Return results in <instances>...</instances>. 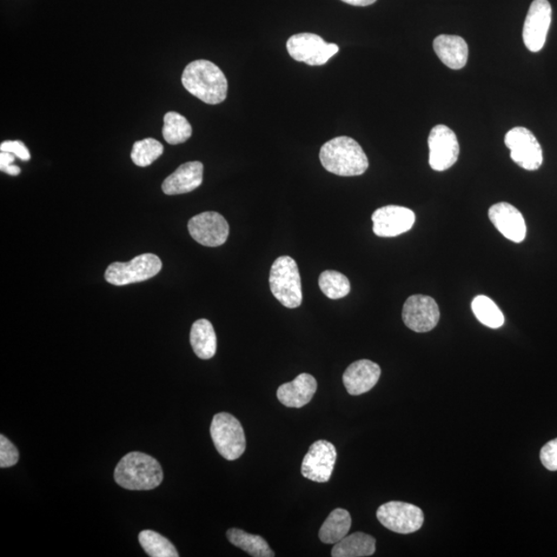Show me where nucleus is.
Here are the masks:
<instances>
[{
	"label": "nucleus",
	"mask_w": 557,
	"mask_h": 557,
	"mask_svg": "<svg viewBox=\"0 0 557 557\" xmlns=\"http://www.w3.org/2000/svg\"><path fill=\"white\" fill-rule=\"evenodd\" d=\"M210 433L219 454L225 460L240 459L246 450V436L242 424L229 413L216 414Z\"/></svg>",
	"instance_id": "nucleus-5"
},
{
	"label": "nucleus",
	"mask_w": 557,
	"mask_h": 557,
	"mask_svg": "<svg viewBox=\"0 0 557 557\" xmlns=\"http://www.w3.org/2000/svg\"><path fill=\"white\" fill-rule=\"evenodd\" d=\"M381 376V369L377 363L362 360L351 363L345 370L343 382L348 394L361 395L374 388Z\"/></svg>",
	"instance_id": "nucleus-17"
},
{
	"label": "nucleus",
	"mask_w": 557,
	"mask_h": 557,
	"mask_svg": "<svg viewBox=\"0 0 557 557\" xmlns=\"http://www.w3.org/2000/svg\"><path fill=\"white\" fill-rule=\"evenodd\" d=\"M204 181V164L200 162H186L179 167L162 183L167 195L189 194L200 187Z\"/></svg>",
	"instance_id": "nucleus-18"
},
{
	"label": "nucleus",
	"mask_w": 557,
	"mask_h": 557,
	"mask_svg": "<svg viewBox=\"0 0 557 557\" xmlns=\"http://www.w3.org/2000/svg\"><path fill=\"white\" fill-rule=\"evenodd\" d=\"M189 234L198 244L205 247H219L228 241L229 225L216 212H204L192 217L188 222Z\"/></svg>",
	"instance_id": "nucleus-12"
},
{
	"label": "nucleus",
	"mask_w": 557,
	"mask_h": 557,
	"mask_svg": "<svg viewBox=\"0 0 557 557\" xmlns=\"http://www.w3.org/2000/svg\"><path fill=\"white\" fill-rule=\"evenodd\" d=\"M15 155L10 154V152H4L0 154V170L4 171L5 169L11 167V165L14 164Z\"/></svg>",
	"instance_id": "nucleus-33"
},
{
	"label": "nucleus",
	"mask_w": 557,
	"mask_h": 557,
	"mask_svg": "<svg viewBox=\"0 0 557 557\" xmlns=\"http://www.w3.org/2000/svg\"><path fill=\"white\" fill-rule=\"evenodd\" d=\"M374 234L381 237H394L413 228L415 214L412 210L400 205H387L374 212L371 216Z\"/></svg>",
	"instance_id": "nucleus-15"
},
{
	"label": "nucleus",
	"mask_w": 557,
	"mask_h": 557,
	"mask_svg": "<svg viewBox=\"0 0 557 557\" xmlns=\"http://www.w3.org/2000/svg\"><path fill=\"white\" fill-rule=\"evenodd\" d=\"M162 154V143L155 138L148 137L135 143L130 157L137 167L145 168L157 161Z\"/></svg>",
	"instance_id": "nucleus-29"
},
{
	"label": "nucleus",
	"mask_w": 557,
	"mask_h": 557,
	"mask_svg": "<svg viewBox=\"0 0 557 557\" xmlns=\"http://www.w3.org/2000/svg\"><path fill=\"white\" fill-rule=\"evenodd\" d=\"M19 461V451L8 437L0 436V467L2 469L15 466Z\"/></svg>",
	"instance_id": "nucleus-30"
},
{
	"label": "nucleus",
	"mask_w": 557,
	"mask_h": 557,
	"mask_svg": "<svg viewBox=\"0 0 557 557\" xmlns=\"http://www.w3.org/2000/svg\"><path fill=\"white\" fill-rule=\"evenodd\" d=\"M162 135L165 142L179 145L188 141L192 128L187 119L176 112H169L163 118Z\"/></svg>",
	"instance_id": "nucleus-25"
},
{
	"label": "nucleus",
	"mask_w": 557,
	"mask_h": 557,
	"mask_svg": "<svg viewBox=\"0 0 557 557\" xmlns=\"http://www.w3.org/2000/svg\"><path fill=\"white\" fill-rule=\"evenodd\" d=\"M473 313L482 324L490 328H500L505 317L496 303L486 295L476 296L472 302Z\"/></svg>",
	"instance_id": "nucleus-26"
},
{
	"label": "nucleus",
	"mask_w": 557,
	"mask_h": 557,
	"mask_svg": "<svg viewBox=\"0 0 557 557\" xmlns=\"http://www.w3.org/2000/svg\"><path fill=\"white\" fill-rule=\"evenodd\" d=\"M553 9L548 0H534L523 26V42L530 52H539L546 43Z\"/></svg>",
	"instance_id": "nucleus-13"
},
{
	"label": "nucleus",
	"mask_w": 557,
	"mask_h": 557,
	"mask_svg": "<svg viewBox=\"0 0 557 557\" xmlns=\"http://www.w3.org/2000/svg\"><path fill=\"white\" fill-rule=\"evenodd\" d=\"M271 294L284 307L295 309L303 303V290L300 270L290 256L277 258L271 265L270 274Z\"/></svg>",
	"instance_id": "nucleus-4"
},
{
	"label": "nucleus",
	"mask_w": 557,
	"mask_h": 557,
	"mask_svg": "<svg viewBox=\"0 0 557 557\" xmlns=\"http://www.w3.org/2000/svg\"><path fill=\"white\" fill-rule=\"evenodd\" d=\"M337 461L334 444L320 440L312 444L302 463V475L311 481L324 483L333 475Z\"/></svg>",
	"instance_id": "nucleus-14"
},
{
	"label": "nucleus",
	"mask_w": 557,
	"mask_h": 557,
	"mask_svg": "<svg viewBox=\"0 0 557 557\" xmlns=\"http://www.w3.org/2000/svg\"><path fill=\"white\" fill-rule=\"evenodd\" d=\"M190 344L197 357L211 360L217 351V337L213 325L207 320H197L192 325Z\"/></svg>",
	"instance_id": "nucleus-21"
},
{
	"label": "nucleus",
	"mask_w": 557,
	"mask_h": 557,
	"mask_svg": "<svg viewBox=\"0 0 557 557\" xmlns=\"http://www.w3.org/2000/svg\"><path fill=\"white\" fill-rule=\"evenodd\" d=\"M541 462L548 470H557V437L548 442L541 449Z\"/></svg>",
	"instance_id": "nucleus-31"
},
{
	"label": "nucleus",
	"mask_w": 557,
	"mask_h": 557,
	"mask_svg": "<svg viewBox=\"0 0 557 557\" xmlns=\"http://www.w3.org/2000/svg\"><path fill=\"white\" fill-rule=\"evenodd\" d=\"M320 157L323 168L337 176H361L369 168V159L361 145L349 137H337L325 143Z\"/></svg>",
	"instance_id": "nucleus-2"
},
{
	"label": "nucleus",
	"mask_w": 557,
	"mask_h": 557,
	"mask_svg": "<svg viewBox=\"0 0 557 557\" xmlns=\"http://www.w3.org/2000/svg\"><path fill=\"white\" fill-rule=\"evenodd\" d=\"M162 269L161 258L155 254L138 255L129 262H114L105 270L104 278L115 287L139 283L155 277Z\"/></svg>",
	"instance_id": "nucleus-6"
},
{
	"label": "nucleus",
	"mask_w": 557,
	"mask_h": 557,
	"mask_svg": "<svg viewBox=\"0 0 557 557\" xmlns=\"http://www.w3.org/2000/svg\"><path fill=\"white\" fill-rule=\"evenodd\" d=\"M317 390V381L310 374L298 375L294 381L285 383L278 388L277 396L284 406L288 408H302L306 406Z\"/></svg>",
	"instance_id": "nucleus-19"
},
{
	"label": "nucleus",
	"mask_w": 557,
	"mask_h": 557,
	"mask_svg": "<svg viewBox=\"0 0 557 557\" xmlns=\"http://www.w3.org/2000/svg\"><path fill=\"white\" fill-rule=\"evenodd\" d=\"M320 287L330 300H339L349 295L351 285L348 278L337 270H325L320 277Z\"/></svg>",
	"instance_id": "nucleus-28"
},
{
	"label": "nucleus",
	"mask_w": 557,
	"mask_h": 557,
	"mask_svg": "<svg viewBox=\"0 0 557 557\" xmlns=\"http://www.w3.org/2000/svg\"><path fill=\"white\" fill-rule=\"evenodd\" d=\"M506 147L510 157L527 170H539L543 163V150L533 132L525 128H514L507 132Z\"/></svg>",
	"instance_id": "nucleus-9"
},
{
	"label": "nucleus",
	"mask_w": 557,
	"mask_h": 557,
	"mask_svg": "<svg viewBox=\"0 0 557 557\" xmlns=\"http://www.w3.org/2000/svg\"><path fill=\"white\" fill-rule=\"evenodd\" d=\"M429 165L434 170L444 171L456 163L460 144L453 130L445 125H436L428 137Z\"/></svg>",
	"instance_id": "nucleus-10"
},
{
	"label": "nucleus",
	"mask_w": 557,
	"mask_h": 557,
	"mask_svg": "<svg viewBox=\"0 0 557 557\" xmlns=\"http://www.w3.org/2000/svg\"><path fill=\"white\" fill-rule=\"evenodd\" d=\"M118 486L129 490H151L161 486L163 472L154 457L142 453H130L122 457L115 469Z\"/></svg>",
	"instance_id": "nucleus-3"
},
{
	"label": "nucleus",
	"mask_w": 557,
	"mask_h": 557,
	"mask_svg": "<svg viewBox=\"0 0 557 557\" xmlns=\"http://www.w3.org/2000/svg\"><path fill=\"white\" fill-rule=\"evenodd\" d=\"M287 50L295 61L317 66L328 63L339 52V46L325 42L314 33H300L288 39Z\"/></svg>",
	"instance_id": "nucleus-8"
},
{
	"label": "nucleus",
	"mask_w": 557,
	"mask_h": 557,
	"mask_svg": "<svg viewBox=\"0 0 557 557\" xmlns=\"http://www.w3.org/2000/svg\"><path fill=\"white\" fill-rule=\"evenodd\" d=\"M376 552V539L364 533H354L345 536L335 544L331 550L334 557H364L373 555Z\"/></svg>",
	"instance_id": "nucleus-22"
},
{
	"label": "nucleus",
	"mask_w": 557,
	"mask_h": 557,
	"mask_svg": "<svg viewBox=\"0 0 557 557\" xmlns=\"http://www.w3.org/2000/svg\"><path fill=\"white\" fill-rule=\"evenodd\" d=\"M377 519L383 527L396 534L408 535L420 530L424 522L420 508L403 502H388L377 510Z\"/></svg>",
	"instance_id": "nucleus-7"
},
{
	"label": "nucleus",
	"mask_w": 557,
	"mask_h": 557,
	"mask_svg": "<svg viewBox=\"0 0 557 557\" xmlns=\"http://www.w3.org/2000/svg\"><path fill=\"white\" fill-rule=\"evenodd\" d=\"M182 84L186 90L204 104H221L228 96L227 77L216 64L208 61H195L186 66Z\"/></svg>",
	"instance_id": "nucleus-1"
},
{
	"label": "nucleus",
	"mask_w": 557,
	"mask_h": 557,
	"mask_svg": "<svg viewBox=\"0 0 557 557\" xmlns=\"http://www.w3.org/2000/svg\"><path fill=\"white\" fill-rule=\"evenodd\" d=\"M0 151L10 152L23 162L30 161V154L28 147L21 141H5L0 145Z\"/></svg>",
	"instance_id": "nucleus-32"
},
{
	"label": "nucleus",
	"mask_w": 557,
	"mask_h": 557,
	"mask_svg": "<svg viewBox=\"0 0 557 557\" xmlns=\"http://www.w3.org/2000/svg\"><path fill=\"white\" fill-rule=\"evenodd\" d=\"M403 320L415 333H428L439 323V306L433 297L421 295L410 296L403 304Z\"/></svg>",
	"instance_id": "nucleus-11"
},
{
	"label": "nucleus",
	"mask_w": 557,
	"mask_h": 557,
	"mask_svg": "<svg viewBox=\"0 0 557 557\" xmlns=\"http://www.w3.org/2000/svg\"><path fill=\"white\" fill-rule=\"evenodd\" d=\"M353 525L347 510L336 509L325 520L320 530V538L324 544H337L345 538Z\"/></svg>",
	"instance_id": "nucleus-23"
},
{
	"label": "nucleus",
	"mask_w": 557,
	"mask_h": 557,
	"mask_svg": "<svg viewBox=\"0 0 557 557\" xmlns=\"http://www.w3.org/2000/svg\"><path fill=\"white\" fill-rule=\"evenodd\" d=\"M229 541L254 557H273L275 553L262 536L251 535L240 528H230L227 533Z\"/></svg>",
	"instance_id": "nucleus-24"
},
{
	"label": "nucleus",
	"mask_w": 557,
	"mask_h": 557,
	"mask_svg": "<svg viewBox=\"0 0 557 557\" xmlns=\"http://www.w3.org/2000/svg\"><path fill=\"white\" fill-rule=\"evenodd\" d=\"M434 50L440 61L451 70H461L468 62V44L461 37L447 35L436 37Z\"/></svg>",
	"instance_id": "nucleus-20"
},
{
	"label": "nucleus",
	"mask_w": 557,
	"mask_h": 557,
	"mask_svg": "<svg viewBox=\"0 0 557 557\" xmlns=\"http://www.w3.org/2000/svg\"><path fill=\"white\" fill-rule=\"evenodd\" d=\"M138 542L151 557H179L178 550L172 543L154 530H143L138 535Z\"/></svg>",
	"instance_id": "nucleus-27"
},
{
	"label": "nucleus",
	"mask_w": 557,
	"mask_h": 557,
	"mask_svg": "<svg viewBox=\"0 0 557 557\" xmlns=\"http://www.w3.org/2000/svg\"><path fill=\"white\" fill-rule=\"evenodd\" d=\"M490 221L501 234L514 243H521L527 236V224L520 210L508 203L492 205L488 211Z\"/></svg>",
	"instance_id": "nucleus-16"
},
{
	"label": "nucleus",
	"mask_w": 557,
	"mask_h": 557,
	"mask_svg": "<svg viewBox=\"0 0 557 557\" xmlns=\"http://www.w3.org/2000/svg\"><path fill=\"white\" fill-rule=\"evenodd\" d=\"M342 2L355 6H368L375 4L377 0H342Z\"/></svg>",
	"instance_id": "nucleus-34"
}]
</instances>
